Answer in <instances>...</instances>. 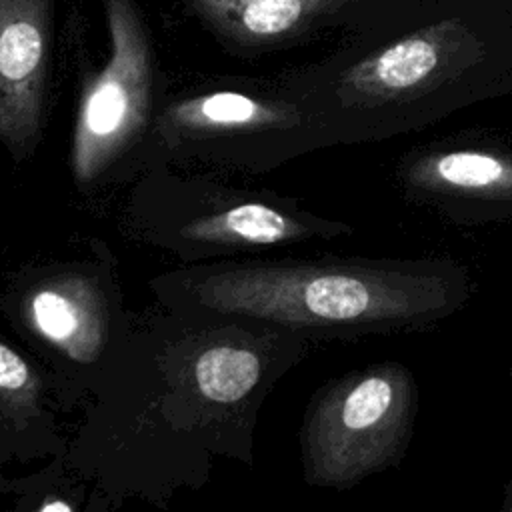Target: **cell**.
<instances>
[{"label": "cell", "mask_w": 512, "mask_h": 512, "mask_svg": "<svg viewBox=\"0 0 512 512\" xmlns=\"http://www.w3.org/2000/svg\"><path fill=\"white\" fill-rule=\"evenodd\" d=\"M284 80L334 146L424 130L512 96V0H412Z\"/></svg>", "instance_id": "obj_2"}, {"label": "cell", "mask_w": 512, "mask_h": 512, "mask_svg": "<svg viewBox=\"0 0 512 512\" xmlns=\"http://www.w3.org/2000/svg\"><path fill=\"white\" fill-rule=\"evenodd\" d=\"M60 410L42 366L0 338V466L64 454Z\"/></svg>", "instance_id": "obj_12"}, {"label": "cell", "mask_w": 512, "mask_h": 512, "mask_svg": "<svg viewBox=\"0 0 512 512\" xmlns=\"http://www.w3.org/2000/svg\"><path fill=\"white\" fill-rule=\"evenodd\" d=\"M110 52L86 78L70 136L68 166L80 192L136 172L168 86L136 0H102Z\"/></svg>", "instance_id": "obj_8"}, {"label": "cell", "mask_w": 512, "mask_h": 512, "mask_svg": "<svg viewBox=\"0 0 512 512\" xmlns=\"http://www.w3.org/2000/svg\"><path fill=\"white\" fill-rule=\"evenodd\" d=\"M314 344L276 324L162 308L134 332L64 458L112 506L166 504L218 460L252 464L254 426L274 386Z\"/></svg>", "instance_id": "obj_1"}, {"label": "cell", "mask_w": 512, "mask_h": 512, "mask_svg": "<svg viewBox=\"0 0 512 512\" xmlns=\"http://www.w3.org/2000/svg\"><path fill=\"white\" fill-rule=\"evenodd\" d=\"M502 512H512V474L508 476V482L502 492V502H500Z\"/></svg>", "instance_id": "obj_14"}, {"label": "cell", "mask_w": 512, "mask_h": 512, "mask_svg": "<svg viewBox=\"0 0 512 512\" xmlns=\"http://www.w3.org/2000/svg\"><path fill=\"white\" fill-rule=\"evenodd\" d=\"M56 0H0V148L28 160L42 142Z\"/></svg>", "instance_id": "obj_11"}, {"label": "cell", "mask_w": 512, "mask_h": 512, "mask_svg": "<svg viewBox=\"0 0 512 512\" xmlns=\"http://www.w3.org/2000/svg\"><path fill=\"white\" fill-rule=\"evenodd\" d=\"M136 176L122 212L124 232L184 264L256 258L272 248L354 232L348 222L316 214L298 198L236 186L208 172L154 162Z\"/></svg>", "instance_id": "obj_5"}, {"label": "cell", "mask_w": 512, "mask_h": 512, "mask_svg": "<svg viewBox=\"0 0 512 512\" xmlns=\"http://www.w3.org/2000/svg\"><path fill=\"white\" fill-rule=\"evenodd\" d=\"M402 196L456 226L512 220V144L446 138L406 152L396 166Z\"/></svg>", "instance_id": "obj_9"}, {"label": "cell", "mask_w": 512, "mask_h": 512, "mask_svg": "<svg viewBox=\"0 0 512 512\" xmlns=\"http://www.w3.org/2000/svg\"><path fill=\"white\" fill-rule=\"evenodd\" d=\"M334 146L306 100L278 80H230L166 94L136 174L154 162L268 172Z\"/></svg>", "instance_id": "obj_6"}, {"label": "cell", "mask_w": 512, "mask_h": 512, "mask_svg": "<svg viewBox=\"0 0 512 512\" xmlns=\"http://www.w3.org/2000/svg\"><path fill=\"white\" fill-rule=\"evenodd\" d=\"M412 0H182L226 52L252 58L346 26L358 32Z\"/></svg>", "instance_id": "obj_10"}, {"label": "cell", "mask_w": 512, "mask_h": 512, "mask_svg": "<svg viewBox=\"0 0 512 512\" xmlns=\"http://www.w3.org/2000/svg\"><path fill=\"white\" fill-rule=\"evenodd\" d=\"M12 486H14V478H8L4 474V468L0 466V498L2 496H10L12 494Z\"/></svg>", "instance_id": "obj_15"}, {"label": "cell", "mask_w": 512, "mask_h": 512, "mask_svg": "<svg viewBox=\"0 0 512 512\" xmlns=\"http://www.w3.org/2000/svg\"><path fill=\"white\" fill-rule=\"evenodd\" d=\"M90 494L102 496L68 466L64 454H58L42 470L14 478L10 496H14V512H84L96 508L90 504Z\"/></svg>", "instance_id": "obj_13"}, {"label": "cell", "mask_w": 512, "mask_h": 512, "mask_svg": "<svg viewBox=\"0 0 512 512\" xmlns=\"http://www.w3.org/2000/svg\"><path fill=\"white\" fill-rule=\"evenodd\" d=\"M508 372H510V378H512V360H510V366H508Z\"/></svg>", "instance_id": "obj_16"}, {"label": "cell", "mask_w": 512, "mask_h": 512, "mask_svg": "<svg viewBox=\"0 0 512 512\" xmlns=\"http://www.w3.org/2000/svg\"><path fill=\"white\" fill-rule=\"evenodd\" d=\"M418 408L416 378L396 360L366 364L328 380L312 394L300 426L306 484L348 490L400 466Z\"/></svg>", "instance_id": "obj_7"}, {"label": "cell", "mask_w": 512, "mask_h": 512, "mask_svg": "<svg viewBox=\"0 0 512 512\" xmlns=\"http://www.w3.org/2000/svg\"><path fill=\"white\" fill-rule=\"evenodd\" d=\"M0 314L48 374L64 410L84 408L114 370L136 326L126 310L114 252L52 258L0 286Z\"/></svg>", "instance_id": "obj_4"}, {"label": "cell", "mask_w": 512, "mask_h": 512, "mask_svg": "<svg viewBox=\"0 0 512 512\" xmlns=\"http://www.w3.org/2000/svg\"><path fill=\"white\" fill-rule=\"evenodd\" d=\"M148 284L170 312L268 322L312 342L422 332L474 292L468 268L446 256L218 260L160 272Z\"/></svg>", "instance_id": "obj_3"}]
</instances>
